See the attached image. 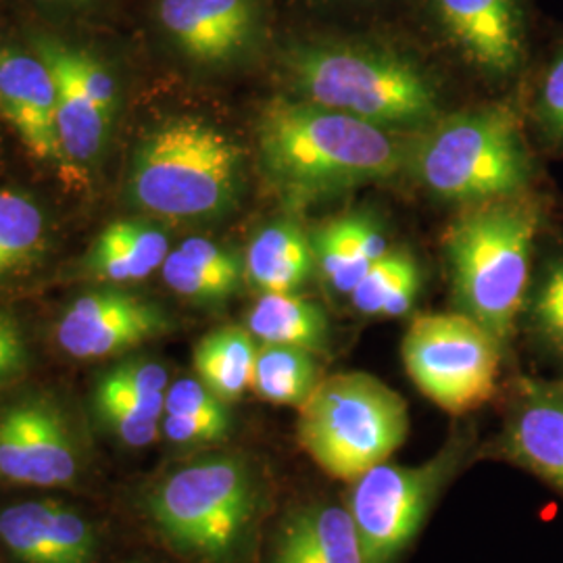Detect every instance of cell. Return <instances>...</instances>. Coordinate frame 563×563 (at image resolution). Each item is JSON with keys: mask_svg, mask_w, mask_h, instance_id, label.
Returning <instances> with one entry per match:
<instances>
[{"mask_svg": "<svg viewBox=\"0 0 563 563\" xmlns=\"http://www.w3.org/2000/svg\"><path fill=\"white\" fill-rule=\"evenodd\" d=\"M260 148L267 176L295 201L386 180L402 163L397 134L299 99L263 111Z\"/></svg>", "mask_w": 563, "mask_h": 563, "instance_id": "obj_1", "label": "cell"}, {"mask_svg": "<svg viewBox=\"0 0 563 563\" xmlns=\"http://www.w3.org/2000/svg\"><path fill=\"white\" fill-rule=\"evenodd\" d=\"M299 101L372 123L386 132H426L441 120V92L399 51L360 42H305L286 55Z\"/></svg>", "mask_w": 563, "mask_h": 563, "instance_id": "obj_2", "label": "cell"}, {"mask_svg": "<svg viewBox=\"0 0 563 563\" xmlns=\"http://www.w3.org/2000/svg\"><path fill=\"white\" fill-rule=\"evenodd\" d=\"M541 207L528 195L476 205L451 223L444 253L460 313L505 346L528 301Z\"/></svg>", "mask_w": 563, "mask_h": 563, "instance_id": "obj_3", "label": "cell"}, {"mask_svg": "<svg viewBox=\"0 0 563 563\" xmlns=\"http://www.w3.org/2000/svg\"><path fill=\"white\" fill-rule=\"evenodd\" d=\"M262 501L253 465L239 455L213 453L167 472L148 493L146 511L184 558L232 563L257 528Z\"/></svg>", "mask_w": 563, "mask_h": 563, "instance_id": "obj_4", "label": "cell"}, {"mask_svg": "<svg viewBox=\"0 0 563 563\" xmlns=\"http://www.w3.org/2000/svg\"><path fill=\"white\" fill-rule=\"evenodd\" d=\"M242 151L220 128L165 121L142 139L128 178L130 199L165 220H211L241 195Z\"/></svg>", "mask_w": 563, "mask_h": 563, "instance_id": "obj_5", "label": "cell"}, {"mask_svg": "<svg viewBox=\"0 0 563 563\" xmlns=\"http://www.w3.org/2000/svg\"><path fill=\"white\" fill-rule=\"evenodd\" d=\"M423 186L446 201L523 197L534 178L522 121L507 104H486L439 120L413 155Z\"/></svg>", "mask_w": 563, "mask_h": 563, "instance_id": "obj_6", "label": "cell"}, {"mask_svg": "<svg viewBox=\"0 0 563 563\" xmlns=\"http://www.w3.org/2000/svg\"><path fill=\"white\" fill-rule=\"evenodd\" d=\"M401 395L365 372H341L318 383L299 407L297 441L328 476L353 483L405 443Z\"/></svg>", "mask_w": 563, "mask_h": 563, "instance_id": "obj_7", "label": "cell"}, {"mask_svg": "<svg viewBox=\"0 0 563 563\" xmlns=\"http://www.w3.org/2000/svg\"><path fill=\"white\" fill-rule=\"evenodd\" d=\"M470 449V439L451 437L428 462L378 463L351 483L344 504L362 537L365 562H397L420 532L444 486L460 472Z\"/></svg>", "mask_w": 563, "mask_h": 563, "instance_id": "obj_8", "label": "cell"}, {"mask_svg": "<svg viewBox=\"0 0 563 563\" xmlns=\"http://www.w3.org/2000/svg\"><path fill=\"white\" fill-rule=\"evenodd\" d=\"M501 351L490 332L460 311L416 318L401 349L411 383L451 416L470 413L493 399Z\"/></svg>", "mask_w": 563, "mask_h": 563, "instance_id": "obj_9", "label": "cell"}, {"mask_svg": "<svg viewBox=\"0 0 563 563\" xmlns=\"http://www.w3.org/2000/svg\"><path fill=\"white\" fill-rule=\"evenodd\" d=\"M78 474V444L55 402L21 399L0 411V481L63 488Z\"/></svg>", "mask_w": 563, "mask_h": 563, "instance_id": "obj_10", "label": "cell"}, {"mask_svg": "<svg viewBox=\"0 0 563 563\" xmlns=\"http://www.w3.org/2000/svg\"><path fill=\"white\" fill-rule=\"evenodd\" d=\"M446 41L488 80L514 81L530 60L526 0H430Z\"/></svg>", "mask_w": 563, "mask_h": 563, "instance_id": "obj_11", "label": "cell"}, {"mask_svg": "<svg viewBox=\"0 0 563 563\" xmlns=\"http://www.w3.org/2000/svg\"><path fill=\"white\" fill-rule=\"evenodd\" d=\"M169 328L159 305L121 290H95L65 309L57 342L76 360H102L153 341Z\"/></svg>", "mask_w": 563, "mask_h": 563, "instance_id": "obj_12", "label": "cell"}, {"mask_svg": "<svg viewBox=\"0 0 563 563\" xmlns=\"http://www.w3.org/2000/svg\"><path fill=\"white\" fill-rule=\"evenodd\" d=\"M157 13L181 55L201 65L239 59L260 32L257 0H159Z\"/></svg>", "mask_w": 563, "mask_h": 563, "instance_id": "obj_13", "label": "cell"}, {"mask_svg": "<svg viewBox=\"0 0 563 563\" xmlns=\"http://www.w3.org/2000/svg\"><path fill=\"white\" fill-rule=\"evenodd\" d=\"M0 115L34 159H65L57 128V84L36 53L0 51Z\"/></svg>", "mask_w": 563, "mask_h": 563, "instance_id": "obj_14", "label": "cell"}, {"mask_svg": "<svg viewBox=\"0 0 563 563\" xmlns=\"http://www.w3.org/2000/svg\"><path fill=\"white\" fill-rule=\"evenodd\" d=\"M0 543L21 563H95L99 541L78 509L23 501L0 511Z\"/></svg>", "mask_w": 563, "mask_h": 563, "instance_id": "obj_15", "label": "cell"}, {"mask_svg": "<svg viewBox=\"0 0 563 563\" xmlns=\"http://www.w3.org/2000/svg\"><path fill=\"white\" fill-rule=\"evenodd\" d=\"M499 449L509 462L563 493V383L518 384Z\"/></svg>", "mask_w": 563, "mask_h": 563, "instance_id": "obj_16", "label": "cell"}, {"mask_svg": "<svg viewBox=\"0 0 563 563\" xmlns=\"http://www.w3.org/2000/svg\"><path fill=\"white\" fill-rule=\"evenodd\" d=\"M269 563L367 562L346 504L311 501L282 520Z\"/></svg>", "mask_w": 563, "mask_h": 563, "instance_id": "obj_17", "label": "cell"}, {"mask_svg": "<svg viewBox=\"0 0 563 563\" xmlns=\"http://www.w3.org/2000/svg\"><path fill=\"white\" fill-rule=\"evenodd\" d=\"M34 53L41 57L57 84V128L65 159L92 162L104 146L111 120L90 101L69 59V44L53 36H34Z\"/></svg>", "mask_w": 563, "mask_h": 563, "instance_id": "obj_18", "label": "cell"}, {"mask_svg": "<svg viewBox=\"0 0 563 563\" xmlns=\"http://www.w3.org/2000/svg\"><path fill=\"white\" fill-rule=\"evenodd\" d=\"M316 267L311 239L297 223H269L244 255V278L265 292H299Z\"/></svg>", "mask_w": 563, "mask_h": 563, "instance_id": "obj_19", "label": "cell"}, {"mask_svg": "<svg viewBox=\"0 0 563 563\" xmlns=\"http://www.w3.org/2000/svg\"><path fill=\"white\" fill-rule=\"evenodd\" d=\"M316 263L334 292L351 295L372 263L388 253L383 232L367 218L349 216L323 225L311 236Z\"/></svg>", "mask_w": 563, "mask_h": 563, "instance_id": "obj_20", "label": "cell"}, {"mask_svg": "<svg viewBox=\"0 0 563 563\" xmlns=\"http://www.w3.org/2000/svg\"><path fill=\"white\" fill-rule=\"evenodd\" d=\"M169 255V241L162 230L136 222H111L95 241L88 255V269L99 280L136 282L148 278Z\"/></svg>", "mask_w": 563, "mask_h": 563, "instance_id": "obj_21", "label": "cell"}, {"mask_svg": "<svg viewBox=\"0 0 563 563\" xmlns=\"http://www.w3.org/2000/svg\"><path fill=\"white\" fill-rule=\"evenodd\" d=\"M244 328L260 344L297 346L316 355L330 342L325 311L299 292H265L251 307Z\"/></svg>", "mask_w": 563, "mask_h": 563, "instance_id": "obj_22", "label": "cell"}, {"mask_svg": "<svg viewBox=\"0 0 563 563\" xmlns=\"http://www.w3.org/2000/svg\"><path fill=\"white\" fill-rule=\"evenodd\" d=\"M260 342L241 325H225L202 336L195 355V372L222 401H239L251 388Z\"/></svg>", "mask_w": 563, "mask_h": 563, "instance_id": "obj_23", "label": "cell"}, {"mask_svg": "<svg viewBox=\"0 0 563 563\" xmlns=\"http://www.w3.org/2000/svg\"><path fill=\"white\" fill-rule=\"evenodd\" d=\"M318 383L316 353L297 346L260 344L251 388L262 401L301 407Z\"/></svg>", "mask_w": 563, "mask_h": 563, "instance_id": "obj_24", "label": "cell"}, {"mask_svg": "<svg viewBox=\"0 0 563 563\" xmlns=\"http://www.w3.org/2000/svg\"><path fill=\"white\" fill-rule=\"evenodd\" d=\"M169 374L162 363H121L109 369L95 393V401L115 402L146 418L162 420Z\"/></svg>", "mask_w": 563, "mask_h": 563, "instance_id": "obj_25", "label": "cell"}, {"mask_svg": "<svg viewBox=\"0 0 563 563\" xmlns=\"http://www.w3.org/2000/svg\"><path fill=\"white\" fill-rule=\"evenodd\" d=\"M42 241L41 207L15 190H0V278L32 262Z\"/></svg>", "mask_w": 563, "mask_h": 563, "instance_id": "obj_26", "label": "cell"}, {"mask_svg": "<svg viewBox=\"0 0 563 563\" xmlns=\"http://www.w3.org/2000/svg\"><path fill=\"white\" fill-rule=\"evenodd\" d=\"M530 118L544 144L563 153V36L551 46L537 74Z\"/></svg>", "mask_w": 563, "mask_h": 563, "instance_id": "obj_27", "label": "cell"}, {"mask_svg": "<svg viewBox=\"0 0 563 563\" xmlns=\"http://www.w3.org/2000/svg\"><path fill=\"white\" fill-rule=\"evenodd\" d=\"M162 276L176 295L197 302L225 301L239 292L242 284L188 260L178 249L165 257Z\"/></svg>", "mask_w": 563, "mask_h": 563, "instance_id": "obj_28", "label": "cell"}, {"mask_svg": "<svg viewBox=\"0 0 563 563\" xmlns=\"http://www.w3.org/2000/svg\"><path fill=\"white\" fill-rule=\"evenodd\" d=\"M416 269L420 267L409 253L388 251L383 260L372 263L363 280L351 292V301L363 316L383 318L384 307L393 297V292Z\"/></svg>", "mask_w": 563, "mask_h": 563, "instance_id": "obj_29", "label": "cell"}, {"mask_svg": "<svg viewBox=\"0 0 563 563\" xmlns=\"http://www.w3.org/2000/svg\"><path fill=\"white\" fill-rule=\"evenodd\" d=\"M532 328L563 353V253L547 263L528 302Z\"/></svg>", "mask_w": 563, "mask_h": 563, "instance_id": "obj_30", "label": "cell"}, {"mask_svg": "<svg viewBox=\"0 0 563 563\" xmlns=\"http://www.w3.org/2000/svg\"><path fill=\"white\" fill-rule=\"evenodd\" d=\"M163 413L205 420H230L228 402L213 395L199 378H180L169 384Z\"/></svg>", "mask_w": 563, "mask_h": 563, "instance_id": "obj_31", "label": "cell"}, {"mask_svg": "<svg viewBox=\"0 0 563 563\" xmlns=\"http://www.w3.org/2000/svg\"><path fill=\"white\" fill-rule=\"evenodd\" d=\"M69 59L86 95L102 111L107 120L113 121L118 109V86L111 71L95 55L69 44Z\"/></svg>", "mask_w": 563, "mask_h": 563, "instance_id": "obj_32", "label": "cell"}, {"mask_svg": "<svg viewBox=\"0 0 563 563\" xmlns=\"http://www.w3.org/2000/svg\"><path fill=\"white\" fill-rule=\"evenodd\" d=\"M95 405L102 423L128 446H148L162 432V420L146 418L115 402L95 401Z\"/></svg>", "mask_w": 563, "mask_h": 563, "instance_id": "obj_33", "label": "cell"}, {"mask_svg": "<svg viewBox=\"0 0 563 563\" xmlns=\"http://www.w3.org/2000/svg\"><path fill=\"white\" fill-rule=\"evenodd\" d=\"M232 420H205L163 413L162 432L176 444L220 443L230 432Z\"/></svg>", "mask_w": 563, "mask_h": 563, "instance_id": "obj_34", "label": "cell"}, {"mask_svg": "<svg viewBox=\"0 0 563 563\" xmlns=\"http://www.w3.org/2000/svg\"><path fill=\"white\" fill-rule=\"evenodd\" d=\"M27 365V346L13 313L0 311V388L20 378Z\"/></svg>", "mask_w": 563, "mask_h": 563, "instance_id": "obj_35", "label": "cell"}, {"mask_svg": "<svg viewBox=\"0 0 563 563\" xmlns=\"http://www.w3.org/2000/svg\"><path fill=\"white\" fill-rule=\"evenodd\" d=\"M57 2H74V4H84V2H88V0H57Z\"/></svg>", "mask_w": 563, "mask_h": 563, "instance_id": "obj_36", "label": "cell"}, {"mask_svg": "<svg viewBox=\"0 0 563 563\" xmlns=\"http://www.w3.org/2000/svg\"><path fill=\"white\" fill-rule=\"evenodd\" d=\"M136 563H141V562H136Z\"/></svg>", "mask_w": 563, "mask_h": 563, "instance_id": "obj_37", "label": "cell"}]
</instances>
